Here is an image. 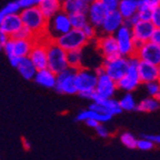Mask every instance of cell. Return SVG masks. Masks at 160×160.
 Instances as JSON below:
<instances>
[{
    "instance_id": "6da1fadb",
    "label": "cell",
    "mask_w": 160,
    "mask_h": 160,
    "mask_svg": "<svg viewBox=\"0 0 160 160\" xmlns=\"http://www.w3.org/2000/svg\"><path fill=\"white\" fill-rule=\"evenodd\" d=\"M20 18L22 20V25L33 32L35 37L47 33L48 20L43 17L38 7L23 8L20 10Z\"/></svg>"
},
{
    "instance_id": "7c38bea8",
    "label": "cell",
    "mask_w": 160,
    "mask_h": 160,
    "mask_svg": "<svg viewBox=\"0 0 160 160\" xmlns=\"http://www.w3.org/2000/svg\"><path fill=\"white\" fill-rule=\"evenodd\" d=\"M155 25L150 20H138L133 26H131V32H132L133 39L137 46L149 41L152 36Z\"/></svg>"
},
{
    "instance_id": "8992f818",
    "label": "cell",
    "mask_w": 160,
    "mask_h": 160,
    "mask_svg": "<svg viewBox=\"0 0 160 160\" xmlns=\"http://www.w3.org/2000/svg\"><path fill=\"white\" fill-rule=\"evenodd\" d=\"M97 70L91 68L80 67L76 69L75 85L77 89V93L92 92L95 91L96 83H97Z\"/></svg>"
},
{
    "instance_id": "7402d4cb",
    "label": "cell",
    "mask_w": 160,
    "mask_h": 160,
    "mask_svg": "<svg viewBox=\"0 0 160 160\" xmlns=\"http://www.w3.org/2000/svg\"><path fill=\"white\" fill-rule=\"evenodd\" d=\"M88 2L81 0H61V10L67 12L68 15L79 12H87Z\"/></svg>"
},
{
    "instance_id": "b9f144b4",
    "label": "cell",
    "mask_w": 160,
    "mask_h": 160,
    "mask_svg": "<svg viewBox=\"0 0 160 160\" xmlns=\"http://www.w3.org/2000/svg\"><path fill=\"white\" fill-rule=\"evenodd\" d=\"M143 137L149 139L151 142L156 145H160V135H143Z\"/></svg>"
},
{
    "instance_id": "7dc6e473",
    "label": "cell",
    "mask_w": 160,
    "mask_h": 160,
    "mask_svg": "<svg viewBox=\"0 0 160 160\" xmlns=\"http://www.w3.org/2000/svg\"><path fill=\"white\" fill-rule=\"evenodd\" d=\"M2 48H3V45L1 42H0V51H1V50H2Z\"/></svg>"
},
{
    "instance_id": "f35d334b",
    "label": "cell",
    "mask_w": 160,
    "mask_h": 160,
    "mask_svg": "<svg viewBox=\"0 0 160 160\" xmlns=\"http://www.w3.org/2000/svg\"><path fill=\"white\" fill-rule=\"evenodd\" d=\"M150 21L155 25V27H160V6H158V7H156L153 9Z\"/></svg>"
},
{
    "instance_id": "3957f363",
    "label": "cell",
    "mask_w": 160,
    "mask_h": 160,
    "mask_svg": "<svg viewBox=\"0 0 160 160\" xmlns=\"http://www.w3.org/2000/svg\"><path fill=\"white\" fill-rule=\"evenodd\" d=\"M46 47H47L48 68L55 73H59L62 70L67 69V51L60 47L53 39L46 41Z\"/></svg>"
},
{
    "instance_id": "ee69618b",
    "label": "cell",
    "mask_w": 160,
    "mask_h": 160,
    "mask_svg": "<svg viewBox=\"0 0 160 160\" xmlns=\"http://www.w3.org/2000/svg\"><path fill=\"white\" fill-rule=\"evenodd\" d=\"M86 123H87V126L88 127H90V128H93V129H95L96 127H97L98 125H99V121H97V120L96 119H91V118H90V119H87L85 121Z\"/></svg>"
},
{
    "instance_id": "1f68e13d",
    "label": "cell",
    "mask_w": 160,
    "mask_h": 160,
    "mask_svg": "<svg viewBox=\"0 0 160 160\" xmlns=\"http://www.w3.org/2000/svg\"><path fill=\"white\" fill-rule=\"evenodd\" d=\"M120 140L125 147L129 148V149H135L137 148V141L138 139L130 132H123L120 136Z\"/></svg>"
},
{
    "instance_id": "4dcf8cb0",
    "label": "cell",
    "mask_w": 160,
    "mask_h": 160,
    "mask_svg": "<svg viewBox=\"0 0 160 160\" xmlns=\"http://www.w3.org/2000/svg\"><path fill=\"white\" fill-rule=\"evenodd\" d=\"M69 18H70L71 27L75 28V29H81L83 26L88 23L87 13H83V12L72 13V15H69Z\"/></svg>"
},
{
    "instance_id": "ffe728a7",
    "label": "cell",
    "mask_w": 160,
    "mask_h": 160,
    "mask_svg": "<svg viewBox=\"0 0 160 160\" xmlns=\"http://www.w3.org/2000/svg\"><path fill=\"white\" fill-rule=\"evenodd\" d=\"M56 78H57V73L51 71L49 68H45V69L37 70L33 80L41 87L52 89L56 86Z\"/></svg>"
},
{
    "instance_id": "603a6c76",
    "label": "cell",
    "mask_w": 160,
    "mask_h": 160,
    "mask_svg": "<svg viewBox=\"0 0 160 160\" xmlns=\"http://www.w3.org/2000/svg\"><path fill=\"white\" fill-rule=\"evenodd\" d=\"M35 40L12 38V55L18 57H28Z\"/></svg>"
},
{
    "instance_id": "484cf974",
    "label": "cell",
    "mask_w": 160,
    "mask_h": 160,
    "mask_svg": "<svg viewBox=\"0 0 160 160\" xmlns=\"http://www.w3.org/2000/svg\"><path fill=\"white\" fill-rule=\"evenodd\" d=\"M118 11L125 20L137 15L138 0H119Z\"/></svg>"
},
{
    "instance_id": "f6af8a7d",
    "label": "cell",
    "mask_w": 160,
    "mask_h": 160,
    "mask_svg": "<svg viewBox=\"0 0 160 160\" xmlns=\"http://www.w3.org/2000/svg\"><path fill=\"white\" fill-rule=\"evenodd\" d=\"M9 36L8 35H6L5 32H1V31H0V42L2 43V45H5L6 42H7L8 40H9Z\"/></svg>"
},
{
    "instance_id": "f546056e",
    "label": "cell",
    "mask_w": 160,
    "mask_h": 160,
    "mask_svg": "<svg viewBox=\"0 0 160 160\" xmlns=\"http://www.w3.org/2000/svg\"><path fill=\"white\" fill-rule=\"evenodd\" d=\"M119 103L122 111L123 110H126V111H132V110H136V107H137L136 99L131 92H126L122 97L120 98Z\"/></svg>"
},
{
    "instance_id": "2e32d148",
    "label": "cell",
    "mask_w": 160,
    "mask_h": 160,
    "mask_svg": "<svg viewBox=\"0 0 160 160\" xmlns=\"http://www.w3.org/2000/svg\"><path fill=\"white\" fill-rule=\"evenodd\" d=\"M90 109L96 110L98 112L108 113V115L115 116L122 112V109L120 107L119 100L115 98H108V99H100L98 101H92L90 105Z\"/></svg>"
},
{
    "instance_id": "7a4b0ae2",
    "label": "cell",
    "mask_w": 160,
    "mask_h": 160,
    "mask_svg": "<svg viewBox=\"0 0 160 160\" xmlns=\"http://www.w3.org/2000/svg\"><path fill=\"white\" fill-rule=\"evenodd\" d=\"M97 83H96L95 91L91 93L90 100L92 101H98L100 99H108L112 98L116 95V91L118 90L117 81L112 79L111 77L101 69V66L97 68Z\"/></svg>"
},
{
    "instance_id": "ab89813d",
    "label": "cell",
    "mask_w": 160,
    "mask_h": 160,
    "mask_svg": "<svg viewBox=\"0 0 160 160\" xmlns=\"http://www.w3.org/2000/svg\"><path fill=\"white\" fill-rule=\"evenodd\" d=\"M101 2L105 5L108 11H113V10L118 9V5H119V0H100Z\"/></svg>"
},
{
    "instance_id": "60d3db41",
    "label": "cell",
    "mask_w": 160,
    "mask_h": 160,
    "mask_svg": "<svg viewBox=\"0 0 160 160\" xmlns=\"http://www.w3.org/2000/svg\"><path fill=\"white\" fill-rule=\"evenodd\" d=\"M150 40H151L152 42H155V43H157V45L160 46V27L155 28V30H153L152 36H151Z\"/></svg>"
},
{
    "instance_id": "8fae6325",
    "label": "cell",
    "mask_w": 160,
    "mask_h": 160,
    "mask_svg": "<svg viewBox=\"0 0 160 160\" xmlns=\"http://www.w3.org/2000/svg\"><path fill=\"white\" fill-rule=\"evenodd\" d=\"M135 56L139 60L158 66L160 65V46L152 42L151 40L140 43L137 46Z\"/></svg>"
},
{
    "instance_id": "4fadbf2b",
    "label": "cell",
    "mask_w": 160,
    "mask_h": 160,
    "mask_svg": "<svg viewBox=\"0 0 160 160\" xmlns=\"http://www.w3.org/2000/svg\"><path fill=\"white\" fill-rule=\"evenodd\" d=\"M97 48L103 59H109V58L119 56L117 40H116L113 35H106V33H103L101 37L98 38Z\"/></svg>"
},
{
    "instance_id": "e575fe53",
    "label": "cell",
    "mask_w": 160,
    "mask_h": 160,
    "mask_svg": "<svg viewBox=\"0 0 160 160\" xmlns=\"http://www.w3.org/2000/svg\"><path fill=\"white\" fill-rule=\"evenodd\" d=\"M147 92L150 97H157V95L160 92V81L159 80H153L150 82L146 83Z\"/></svg>"
},
{
    "instance_id": "bcb514c9",
    "label": "cell",
    "mask_w": 160,
    "mask_h": 160,
    "mask_svg": "<svg viewBox=\"0 0 160 160\" xmlns=\"http://www.w3.org/2000/svg\"><path fill=\"white\" fill-rule=\"evenodd\" d=\"M157 67H158V80L160 81V65H158Z\"/></svg>"
},
{
    "instance_id": "5bb4252c",
    "label": "cell",
    "mask_w": 160,
    "mask_h": 160,
    "mask_svg": "<svg viewBox=\"0 0 160 160\" xmlns=\"http://www.w3.org/2000/svg\"><path fill=\"white\" fill-rule=\"evenodd\" d=\"M108 12L109 11L100 0H92L88 3V9L87 12H86L87 13L88 22L95 26L98 29V28H100Z\"/></svg>"
},
{
    "instance_id": "83f0119b",
    "label": "cell",
    "mask_w": 160,
    "mask_h": 160,
    "mask_svg": "<svg viewBox=\"0 0 160 160\" xmlns=\"http://www.w3.org/2000/svg\"><path fill=\"white\" fill-rule=\"evenodd\" d=\"M160 108V101L156 97H148L137 103L136 110L141 112H152Z\"/></svg>"
},
{
    "instance_id": "d4e9b609",
    "label": "cell",
    "mask_w": 160,
    "mask_h": 160,
    "mask_svg": "<svg viewBox=\"0 0 160 160\" xmlns=\"http://www.w3.org/2000/svg\"><path fill=\"white\" fill-rule=\"evenodd\" d=\"M16 68L19 71L20 76L22 78H25L26 80L33 79L36 72H37V68L31 62V60L29 59V57H21L19 63H18V66Z\"/></svg>"
},
{
    "instance_id": "52a82bcc",
    "label": "cell",
    "mask_w": 160,
    "mask_h": 160,
    "mask_svg": "<svg viewBox=\"0 0 160 160\" xmlns=\"http://www.w3.org/2000/svg\"><path fill=\"white\" fill-rule=\"evenodd\" d=\"M60 47L65 49L66 51H70V50H76V49H83L89 42L83 33L81 32L80 29H75L71 28L69 31L65 32L63 35L59 36V37L53 39Z\"/></svg>"
},
{
    "instance_id": "d6986e66",
    "label": "cell",
    "mask_w": 160,
    "mask_h": 160,
    "mask_svg": "<svg viewBox=\"0 0 160 160\" xmlns=\"http://www.w3.org/2000/svg\"><path fill=\"white\" fill-rule=\"evenodd\" d=\"M138 75L141 83H148L153 80H158V67L152 63L139 60L138 63Z\"/></svg>"
},
{
    "instance_id": "ba28073f",
    "label": "cell",
    "mask_w": 160,
    "mask_h": 160,
    "mask_svg": "<svg viewBox=\"0 0 160 160\" xmlns=\"http://www.w3.org/2000/svg\"><path fill=\"white\" fill-rule=\"evenodd\" d=\"M69 15L62 10H60L52 18L48 20L47 23V33L49 35L50 39H55L59 36L63 35L65 32L71 29Z\"/></svg>"
},
{
    "instance_id": "7bdbcfd3",
    "label": "cell",
    "mask_w": 160,
    "mask_h": 160,
    "mask_svg": "<svg viewBox=\"0 0 160 160\" xmlns=\"http://www.w3.org/2000/svg\"><path fill=\"white\" fill-rule=\"evenodd\" d=\"M9 58V62H10V65L12 66V67H17L18 66V63H19V61H20V59H21V57H18V56H15V55H12V56H10V57H8Z\"/></svg>"
},
{
    "instance_id": "d590c367",
    "label": "cell",
    "mask_w": 160,
    "mask_h": 160,
    "mask_svg": "<svg viewBox=\"0 0 160 160\" xmlns=\"http://www.w3.org/2000/svg\"><path fill=\"white\" fill-rule=\"evenodd\" d=\"M153 145L155 143L151 142L149 139H147V138H141V139H139L137 141V148H139L140 150H143V151H148V150L152 149L153 148Z\"/></svg>"
},
{
    "instance_id": "e0dca14e",
    "label": "cell",
    "mask_w": 160,
    "mask_h": 160,
    "mask_svg": "<svg viewBox=\"0 0 160 160\" xmlns=\"http://www.w3.org/2000/svg\"><path fill=\"white\" fill-rule=\"evenodd\" d=\"M123 23H125V19L122 18V16L120 15L118 10H113V11H109L107 13L102 23L100 26V29L102 33L113 35Z\"/></svg>"
},
{
    "instance_id": "5b68a950",
    "label": "cell",
    "mask_w": 160,
    "mask_h": 160,
    "mask_svg": "<svg viewBox=\"0 0 160 160\" xmlns=\"http://www.w3.org/2000/svg\"><path fill=\"white\" fill-rule=\"evenodd\" d=\"M116 40H117L118 49H119V55L123 57H131L135 56L137 45L133 39L132 32H131V27L123 23L119 29L113 33Z\"/></svg>"
},
{
    "instance_id": "ac0fdd59",
    "label": "cell",
    "mask_w": 160,
    "mask_h": 160,
    "mask_svg": "<svg viewBox=\"0 0 160 160\" xmlns=\"http://www.w3.org/2000/svg\"><path fill=\"white\" fill-rule=\"evenodd\" d=\"M22 26V20L20 18L19 12L10 13V15H7L2 19V22L0 26V31L5 32L6 35H8L11 38Z\"/></svg>"
},
{
    "instance_id": "30bf717a",
    "label": "cell",
    "mask_w": 160,
    "mask_h": 160,
    "mask_svg": "<svg viewBox=\"0 0 160 160\" xmlns=\"http://www.w3.org/2000/svg\"><path fill=\"white\" fill-rule=\"evenodd\" d=\"M75 75L76 69L69 67L67 69L62 70L61 72L57 73L55 89L59 93H63V95L77 93V89H76L75 85Z\"/></svg>"
},
{
    "instance_id": "cb8c5ba5",
    "label": "cell",
    "mask_w": 160,
    "mask_h": 160,
    "mask_svg": "<svg viewBox=\"0 0 160 160\" xmlns=\"http://www.w3.org/2000/svg\"><path fill=\"white\" fill-rule=\"evenodd\" d=\"M38 8L40 9L43 17L49 20L61 10V0H43L38 6Z\"/></svg>"
},
{
    "instance_id": "44dd1931",
    "label": "cell",
    "mask_w": 160,
    "mask_h": 160,
    "mask_svg": "<svg viewBox=\"0 0 160 160\" xmlns=\"http://www.w3.org/2000/svg\"><path fill=\"white\" fill-rule=\"evenodd\" d=\"M158 6H160V0H138V18L140 20H150L153 9Z\"/></svg>"
},
{
    "instance_id": "9c48e42d",
    "label": "cell",
    "mask_w": 160,
    "mask_h": 160,
    "mask_svg": "<svg viewBox=\"0 0 160 160\" xmlns=\"http://www.w3.org/2000/svg\"><path fill=\"white\" fill-rule=\"evenodd\" d=\"M128 58L123 56H117V57L103 59V62L101 65V69L107 73L109 77L112 78L115 81H118L122 77L128 69Z\"/></svg>"
},
{
    "instance_id": "74e56055",
    "label": "cell",
    "mask_w": 160,
    "mask_h": 160,
    "mask_svg": "<svg viewBox=\"0 0 160 160\" xmlns=\"http://www.w3.org/2000/svg\"><path fill=\"white\" fill-rule=\"evenodd\" d=\"M96 129V132H97V135L99 136V137H101V138H107V137H109L110 136V131H109V129H108L107 127H106L103 123H101L100 122L99 125L97 126V127L95 128Z\"/></svg>"
},
{
    "instance_id": "836d02e7",
    "label": "cell",
    "mask_w": 160,
    "mask_h": 160,
    "mask_svg": "<svg viewBox=\"0 0 160 160\" xmlns=\"http://www.w3.org/2000/svg\"><path fill=\"white\" fill-rule=\"evenodd\" d=\"M11 38H16V39H28V40H35V35L30 29H28L27 27L22 26L18 30L17 32L12 36Z\"/></svg>"
},
{
    "instance_id": "c3c4849f",
    "label": "cell",
    "mask_w": 160,
    "mask_h": 160,
    "mask_svg": "<svg viewBox=\"0 0 160 160\" xmlns=\"http://www.w3.org/2000/svg\"><path fill=\"white\" fill-rule=\"evenodd\" d=\"M81 1H85V2H88V3H89L90 1H92V0H81Z\"/></svg>"
},
{
    "instance_id": "d6a6232c",
    "label": "cell",
    "mask_w": 160,
    "mask_h": 160,
    "mask_svg": "<svg viewBox=\"0 0 160 160\" xmlns=\"http://www.w3.org/2000/svg\"><path fill=\"white\" fill-rule=\"evenodd\" d=\"M81 32L83 33V36L86 37V39L88 41L90 40H95L97 38V28L95 26H92L91 23L88 22L87 25H85L82 28H81Z\"/></svg>"
},
{
    "instance_id": "277c9868",
    "label": "cell",
    "mask_w": 160,
    "mask_h": 160,
    "mask_svg": "<svg viewBox=\"0 0 160 160\" xmlns=\"http://www.w3.org/2000/svg\"><path fill=\"white\" fill-rule=\"evenodd\" d=\"M128 63H129V66H128L127 72L117 81V87L119 90H122L125 92H131V91L137 89L141 83L139 79V75H138L139 59L136 56L128 57Z\"/></svg>"
},
{
    "instance_id": "8d00e7d4",
    "label": "cell",
    "mask_w": 160,
    "mask_h": 160,
    "mask_svg": "<svg viewBox=\"0 0 160 160\" xmlns=\"http://www.w3.org/2000/svg\"><path fill=\"white\" fill-rule=\"evenodd\" d=\"M43 0H18L20 8H29V7H38Z\"/></svg>"
},
{
    "instance_id": "f1b7e54d",
    "label": "cell",
    "mask_w": 160,
    "mask_h": 160,
    "mask_svg": "<svg viewBox=\"0 0 160 160\" xmlns=\"http://www.w3.org/2000/svg\"><path fill=\"white\" fill-rule=\"evenodd\" d=\"M67 62L68 67L72 69H78L82 67L83 62V53L82 49H76L67 51Z\"/></svg>"
},
{
    "instance_id": "4316f807",
    "label": "cell",
    "mask_w": 160,
    "mask_h": 160,
    "mask_svg": "<svg viewBox=\"0 0 160 160\" xmlns=\"http://www.w3.org/2000/svg\"><path fill=\"white\" fill-rule=\"evenodd\" d=\"M96 119L97 121L101 123H105L107 121H110L112 116L111 115H108V113H101V112H98L96 110L92 109H88V110H83L81 112H79V115L77 116V120L78 121H86L87 119Z\"/></svg>"
},
{
    "instance_id": "9a60e30c",
    "label": "cell",
    "mask_w": 160,
    "mask_h": 160,
    "mask_svg": "<svg viewBox=\"0 0 160 160\" xmlns=\"http://www.w3.org/2000/svg\"><path fill=\"white\" fill-rule=\"evenodd\" d=\"M31 62L35 65L37 70L48 68L47 61V47L46 42H40V41H33V46L28 55Z\"/></svg>"
}]
</instances>
